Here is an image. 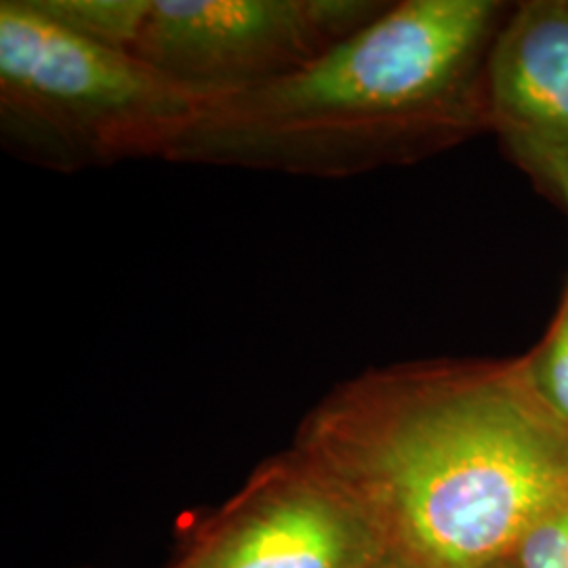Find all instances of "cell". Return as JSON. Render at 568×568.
Masks as SVG:
<instances>
[{
	"label": "cell",
	"mask_w": 568,
	"mask_h": 568,
	"mask_svg": "<svg viewBox=\"0 0 568 568\" xmlns=\"http://www.w3.org/2000/svg\"><path fill=\"white\" fill-rule=\"evenodd\" d=\"M527 371L539 398L568 427V291L548 337L528 358Z\"/></svg>",
	"instance_id": "cell-7"
},
{
	"label": "cell",
	"mask_w": 568,
	"mask_h": 568,
	"mask_svg": "<svg viewBox=\"0 0 568 568\" xmlns=\"http://www.w3.org/2000/svg\"><path fill=\"white\" fill-rule=\"evenodd\" d=\"M386 7L373 0H112L103 42L213 102L304 70Z\"/></svg>",
	"instance_id": "cell-4"
},
{
	"label": "cell",
	"mask_w": 568,
	"mask_h": 568,
	"mask_svg": "<svg viewBox=\"0 0 568 568\" xmlns=\"http://www.w3.org/2000/svg\"><path fill=\"white\" fill-rule=\"evenodd\" d=\"M516 568H568V504L528 530Z\"/></svg>",
	"instance_id": "cell-8"
},
{
	"label": "cell",
	"mask_w": 568,
	"mask_h": 568,
	"mask_svg": "<svg viewBox=\"0 0 568 568\" xmlns=\"http://www.w3.org/2000/svg\"><path fill=\"white\" fill-rule=\"evenodd\" d=\"M426 568H493L568 504V427L527 361L426 363L335 387L295 445Z\"/></svg>",
	"instance_id": "cell-1"
},
{
	"label": "cell",
	"mask_w": 568,
	"mask_h": 568,
	"mask_svg": "<svg viewBox=\"0 0 568 568\" xmlns=\"http://www.w3.org/2000/svg\"><path fill=\"white\" fill-rule=\"evenodd\" d=\"M371 568H426L422 567L419 562H415V560H410L408 556L405 554H400V551H396V549L387 548L384 551V556L373 565Z\"/></svg>",
	"instance_id": "cell-9"
},
{
	"label": "cell",
	"mask_w": 568,
	"mask_h": 568,
	"mask_svg": "<svg viewBox=\"0 0 568 568\" xmlns=\"http://www.w3.org/2000/svg\"><path fill=\"white\" fill-rule=\"evenodd\" d=\"M495 0H405L283 81L206 103L169 163L352 178L490 126Z\"/></svg>",
	"instance_id": "cell-2"
},
{
	"label": "cell",
	"mask_w": 568,
	"mask_h": 568,
	"mask_svg": "<svg viewBox=\"0 0 568 568\" xmlns=\"http://www.w3.org/2000/svg\"><path fill=\"white\" fill-rule=\"evenodd\" d=\"M206 100L121 49L49 16L39 0L0 2V143L72 175L166 161Z\"/></svg>",
	"instance_id": "cell-3"
},
{
	"label": "cell",
	"mask_w": 568,
	"mask_h": 568,
	"mask_svg": "<svg viewBox=\"0 0 568 568\" xmlns=\"http://www.w3.org/2000/svg\"><path fill=\"white\" fill-rule=\"evenodd\" d=\"M546 180L565 196V203H567L568 209V161L567 163L556 164L546 175Z\"/></svg>",
	"instance_id": "cell-10"
},
{
	"label": "cell",
	"mask_w": 568,
	"mask_h": 568,
	"mask_svg": "<svg viewBox=\"0 0 568 568\" xmlns=\"http://www.w3.org/2000/svg\"><path fill=\"white\" fill-rule=\"evenodd\" d=\"M386 539L293 447L264 462L171 568H371Z\"/></svg>",
	"instance_id": "cell-5"
},
{
	"label": "cell",
	"mask_w": 568,
	"mask_h": 568,
	"mask_svg": "<svg viewBox=\"0 0 568 568\" xmlns=\"http://www.w3.org/2000/svg\"><path fill=\"white\" fill-rule=\"evenodd\" d=\"M493 568H514V567H506V565H504V562H501V565H497V567H493Z\"/></svg>",
	"instance_id": "cell-11"
},
{
	"label": "cell",
	"mask_w": 568,
	"mask_h": 568,
	"mask_svg": "<svg viewBox=\"0 0 568 568\" xmlns=\"http://www.w3.org/2000/svg\"><path fill=\"white\" fill-rule=\"evenodd\" d=\"M487 103L520 163L539 178L568 161V0L523 2L487 60Z\"/></svg>",
	"instance_id": "cell-6"
}]
</instances>
